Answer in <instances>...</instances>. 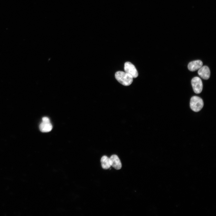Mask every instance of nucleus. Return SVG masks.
Returning a JSON list of instances; mask_svg holds the SVG:
<instances>
[{
    "label": "nucleus",
    "instance_id": "nucleus-1",
    "mask_svg": "<svg viewBox=\"0 0 216 216\" xmlns=\"http://www.w3.org/2000/svg\"><path fill=\"white\" fill-rule=\"evenodd\" d=\"M115 76L117 80L124 86L130 85L133 81L132 77L125 72L118 71L115 73Z\"/></svg>",
    "mask_w": 216,
    "mask_h": 216
},
{
    "label": "nucleus",
    "instance_id": "nucleus-2",
    "mask_svg": "<svg viewBox=\"0 0 216 216\" xmlns=\"http://www.w3.org/2000/svg\"><path fill=\"white\" fill-rule=\"evenodd\" d=\"M203 102L201 98L194 96L192 97L190 100V106L191 109L195 112L200 111L203 107Z\"/></svg>",
    "mask_w": 216,
    "mask_h": 216
},
{
    "label": "nucleus",
    "instance_id": "nucleus-3",
    "mask_svg": "<svg viewBox=\"0 0 216 216\" xmlns=\"http://www.w3.org/2000/svg\"><path fill=\"white\" fill-rule=\"evenodd\" d=\"M191 83L193 90L195 93L198 94L202 92L203 88V84L202 80L199 77H194L191 80Z\"/></svg>",
    "mask_w": 216,
    "mask_h": 216
},
{
    "label": "nucleus",
    "instance_id": "nucleus-4",
    "mask_svg": "<svg viewBox=\"0 0 216 216\" xmlns=\"http://www.w3.org/2000/svg\"><path fill=\"white\" fill-rule=\"evenodd\" d=\"M124 70L125 72L131 75L133 78L138 76L137 71L135 66L130 62H126L124 64Z\"/></svg>",
    "mask_w": 216,
    "mask_h": 216
},
{
    "label": "nucleus",
    "instance_id": "nucleus-5",
    "mask_svg": "<svg viewBox=\"0 0 216 216\" xmlns=\"http://www.w3.org/2000/svg\"><path fill=\"white\" fill-rule=\"evenodd\" d=\"M111 166L116 170H119L122 166L121 162L118 157L116 154H113L110 158Z\"/></svg>",
    "mask_w": 216,
    "mask_h": 216
},
{
    "label": "nucleus",
    "instance_id": "nucleus-6",
    "mask_svg": "<svg viewBox=\"0 0 216 216\" xmlns=\"http://www.w3.org/2000/svg\"><path fill=\"white\" fill-rule=\"evenodd\" d=\"M198 73L202 78L204 80L208 79L210 76V71L208 67L204 66L201 67L198 70Z\"/></svg>",
    "mask_w": 216,
    "mask_h": 216
},
{
    "label": "nucleus",
    "instance_id": "nucleus-7",
    "mask_svg": "<svg viewBox=\"0 0 216 216\" xmlns=\"http://www.w3.org/2000/svg\"><path fill=\"white\" fill-rule=\"evenodd\" d=\"M202 62L200 60H196L190 62L188 65L189 70L194 71L199 70L202 65Z\"/></svg>",
    "mask_w": 216,
    "mask_h": 216
},
{
    "label": "nucleus",
    "instance_id": "nucleus-8",
    "mask_svg": "<svg viewBox=\"0 0 216 216\" xmlns=\"http://www.w3.org/2000/svg\"><path fill=\"white\" fill-rule=\"evenodd\" d=\"M52 126L50 122H42L39 125V129L43 132H47L50 131L52 129Z\"/></svg>",
    "mask_w": 216,
    "mask_h": 216
},
{
    "label": "nucleus",
    "instance_id": "nucleus-9",
    "mask_svg": "<svg viewBox=\"0 0 216 216\" xmlns=\"http://www.w3.org/2000/svg\"><path fill=\"white\" fill-rule=\"evenodd\" d=\"M100 162L102 168L104 169H107L110 168L111 166L110 158L107 156L104 155L101 159Z\"/></svg>",
    "mask_w": 216,
    "mask_h": 216
},
{
    "label": "nucleus",
    "instance_id": "nucleus-10",
    "mask_svg": "<svg viewBox=\"0 0 216 216\" xmlns=\"http://www.w3.org/2000/svg\"><path fill=\"white\" fill-rule=\"evenodd\" d=\"M42 122H50V119L47 117H44L42 118Z\"/></svg>",
    "mask_w": 216,
    "mask_h": 216
}]
</instances>
